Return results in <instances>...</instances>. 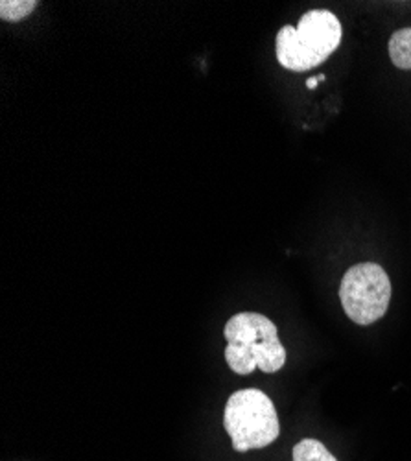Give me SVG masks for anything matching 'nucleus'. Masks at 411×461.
I'll list each match as a JSON object with an SVG mask.
<instances>
[{
  "label": "nucleus",
  "instance_id": "obj_2",
  "mask_svg": "<svg viewBox=\"0 0 411 461\" xmlns=\"http://www.w3.org/2000/svg\"><path fill=\"white\" fill-rule=\"evenodd\" d=\"M342 23L328 10L307 12L297 26L279 30L275 49L281 67L291 72H307L325 63L342 43Z\"/></svg>",
  "mask_w": 411,
  "mask_h": 461
},
{
  "label": "nucleus",
  "instance_id": "obj_5",
  "mask_svg": "<svg viewBox=\"0 0 411 461\" xmlns=\"http://www.w3.org/2000/svg\"><path fill=\"white\" fill-rule=\"evenodd\" d=\"M389 58L400 70H411V28L397 30L389 40Z\"/></svg>",
  "mask_w": 411,
  "mask_h": 461
},
{
  "label": "nucleus",
  "instance_id": "obj_7",
  "mask_svg": "<svg viewBox=\"0 0 411 461\" xmlns=\"http://www.w3.org/2000/svg\"><path fill=\"white\" fill-rule=\"evenodd\" d=\"M35 0H3L0 3V19L6 23H19L35 10Z\"/></svg>",
  "mask_w": 411,
  "mask_h": 461
},
{
  "label": "nucleus",
  "instance_id": "obj_8",
  "mask_svg": "<svg viewBox=\"0 0 411 461\" xmlns=\"http://www.w3.org/2000/svg\"><path fill=\"white\" fill-rule=\"evenodd\" d=\"M317 84H319V78H310V80H307V87H308V89H316Z\"/></svg>",
  "mask_w": 411,
  "mask_h": 461
},
{
  "label": "nucleus",
  "instance_id": "obj_6",
  "mask_svg": "<svg viewBox=\"0 0 411 461\" xmlns=\"http://www.w3.org/2000/svg\"><path fill=\"white\" fill-rule=\"evenodd\" d=\"M293 461H338L334 454L317 439H303L293 447Z\"/></svg>",
  "mask_w": 411,
  "mask_h": 461
},
{
  "label": "nucleus",
  "instance_id": "obj_3",
  "mask_svg": "<svg viewBox=\"0 0 411 461\" xmlns=\"http://www.w3.org/2000/svg\"><path fill=\"white\" fill-rule=\"evenodd\" d=\"M223 427L237 452L264 448L277 441L281 422L272 399L260 390L233 393L223 411Z\"/></svg>",
  "mask_w": 411,
  "mask_h": 461
},
{
  "label": "nucleus",
  "instance_id": "obj_4",
  "mask_svg": "<svg viewBox=\"0 0 411 461\" xmlns=\"http://www.w3.org/2000/svg\"><path fill=\"white\" fill-rule=\"evenodd\" d=\"M340 301L351 321L363 327L372 325L389 309V276L375 262H360L349 267L340 285Z\"/></svg>",
  "mask_w": 411,
  "mask_h": 461
},
{
  "label": "nucleus",
  "instance_id": "obj_1",
  "mask_svg": "<svg viewBox=\"0 0 411 461\" xmlns=\"http://www.w3.org/2000/svg\"><path fill=\"white\" fill-rule=\"evenodd\" d=\"M226 360L237 375H251L255 369L277 373L286 364V349L279 339L277 325L256 312L233 316L226 329Z\"/></svg>",
  "mask_w": 411,
  "mask_h": 461
}]
</instances>
